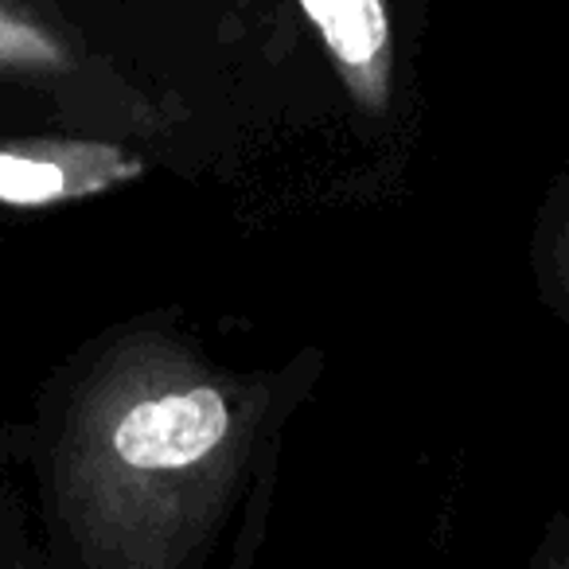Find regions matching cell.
Listing matches in <instances>:
<instances>
[{
	"instance_id": "cell-1",
	"label": "cell",
	"mask_w": 569,
	"mask_h": 569,
	"mask_svg": "<svg viewBox=\"0 0 569 569\" xmlns=\"http://www.w3.org/2000/svg\"><path fill=\"white\" fill-rule=\"evenodd\" d=\"M227 429V398L214 387H191L137 402L113 429V452L137 472H172L219 449Z\"/></svg>"
},
{
	"instance_id": "cell-2",
	"label": "cell",
	"mask_w": 569,
	"mask_h": 569,
	"mask_svg": "<svg viewBox=\"0 0 569 569\" xmlns=\"http://www.w3.org/2000/svg\"><path fill=\"white\" fill-rule=\"evenodd\" d=\"M137 172H141V160L110 144L40 141L0 149V203H63V199L94 196L121 180H133Z\"/></svg>"
},
{
	"instance_id": "cell-3",
	"label": "cell",
	"mask_w": 569,
	"mask_h": 569,
	"mask_svg": "<svg viewBox=\"0 0 569 569\" xmlns=\"http://www.w3.org/2000/svg\"><path fill=\"white\" fill-rule=\"evenodd\" d=\"M305 20L317 24L359 102L382 110L390 94V17L379 0H305Z\"/></svg>"
},
{
	"instance_id": "cell-4",
	"label": "cell",
	"mask_w": 569,
	"mask_h": 569,
	"mask_svg": "<svg viewBox=\"0 0 569 569\" xmlns=\"http://www.w3.org/2000/svg\"><path fill=\"white\" fill-rule=\"evenodd\" d=\"M535 281L546 309L569 325V160L553 176L535 230Z\"/></svg>"
},
{
	"instance_id": "cell-5",
	"label": "cell",
	"mask_w": 569,
	"mask_h": 569,
	"mask_svg": "<svg viewBox=\"0 0 569 569\" xmlns=\"http://www.w3.org/2000/svg\"><path fill=\"white\" fill-rule=\"evenodd\" d=\"M63 48L40 24L17 17L12 9H0V67L56 71V67H63Z\"/></svg>"
},
{
	"instance_id": "cell-6",
	"label": "cell",
	"mask_w": 569,
	"mask_h": 569,
	"mask_svg": "<svg viewBox=\"0 0 569 569\" xmlns=\"http://www.w3.org/2000/svg\"><path fill=\"white\" fill-rule=\"evenodd\" d=\"M535 569H569V522L553 527L550 550H546V558H538Z\"/></svg>"
}]
</instances>
